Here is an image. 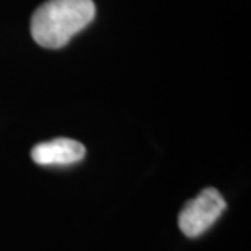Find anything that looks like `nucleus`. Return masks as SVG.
I'll use <instances>...</instances> for the list:
<instances>
[{"mask_svg":"<svg viewBox=\"0 0 251 251\" xmlns=\"http://www.w3.org/2000/svg\"><path fill=\"white\" fill-rule=\"evenodd\" d=\"M85 157V147L78 140L74 139H54L49 142L34 145L31 150V158L34 163L43 167L51 165H72L80 162Z\"/></svg>","mask_w":251,"mask_h":251,"instance_id":"3","label":"nucleus"},{"mask_svg":"<svg viewBox=\"0 0 251 251\" xmlns=\"http://www.w3.org/2000/svg\"><path fill=\"white\" fill-rule=\"evenodd\" d=\"M93 0H48L33 13L31 36L39 46L59 49L93 22Z\"/></svg>","mask_w":251,"mask_h":251,"instance_id":"1","label":"nucleus"},{"mask_svg":"<svg viewBox=\"0 0 251 251\" xmlns=\"http://www.w3.org/2000/svg\"><path fill=\"white\" fill-rule=\"evenodd\" d=\"M225 207L224 196L215 188H205L183 207L178 217L179 228L189 238L199 237L222 215Z\"/></svg>","mask_w":251,"mask_h":251,"instance_id":"2","label":"nucleus"}]
</instances>
